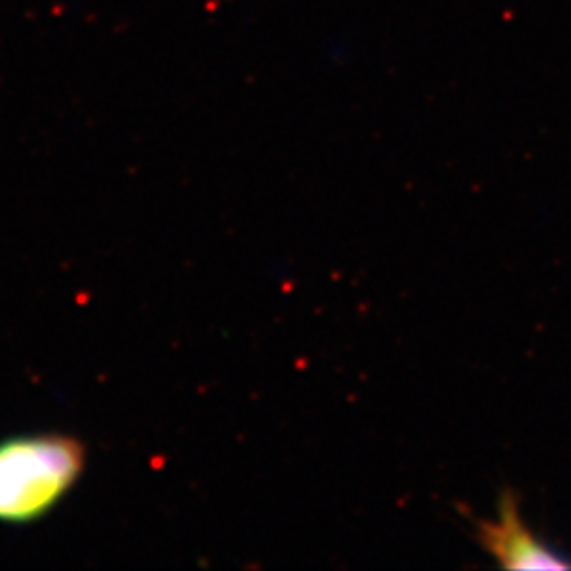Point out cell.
I'll return each instance as SVG.
<instances>
[{"mask_svg": "<svg viewBox=\"0 0 571 571\" xmlns=\"http://www.w3.org/2000/svg\"><path fill=\"white\" fill-rule=\"evenodd\" d=\"M85 447L64 434H32L0 443V523L47 517L85 470Z\"/></svg>", "mask_w": 571, "mask_h": 571, "instance_id": "obj_1", "label": "cell"}, {"mask_svg": "<svg viewBox=\"0 0 571 571\" xmlns=\"http://www.w3.org/2000/svg\"><path fill=\"white\" fill-rule=\"evenodd\" d=\"M474 537L504 569H571V558L537 540L521 514L519 497L504 491L497 519H474Z\"/></svg>", "mask_w": 571, "mask_h": 571, "instance_id": "obj_2", "label": "cell"}]
</instances>
